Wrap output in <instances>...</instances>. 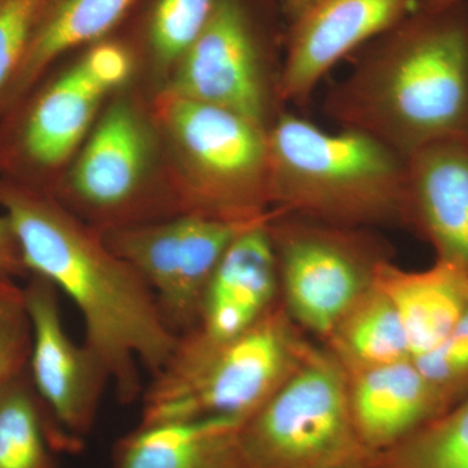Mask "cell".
I'll return each instance as SVG.
<instances>
[{"label": "cell", "mask_w": 468, "mask_h": 468, "mask_svg": "<svg viewBox=\"0 0 468 468\" xmlns=\"http://www.w3.org/2000/svg\"><path fill=\"white\" fill-rule=\"evenodd\" d=\"M0 208L29 273L52 282L76 304L85 344L103 360L122 403L141 393L140 365L155 375L178 337L140 275L55 197L0 176Z\"/></svg>", "instance_id": "1"}, {"label": "cell", "mask_w": 468, "mask_h": 468, "mask_svg": "<svg viewBox=\"0 0 468 468\" xmlns=\"http://www.w3.org/2000/svg\"><path fill=\"white\" fill-rule=\"evenodd\" d=\"M356 54L326 92L328 119L403 158L468 144V2L414 7Z\"/></svg>", "instance_id": "2"}, {"label": "cell", "mask_w": 468, "mask_h": 468, "mask_svg": "<svg viewBox=\"0 0 468 468\" xmlns=\"http://www.w3.org/2000/svg\"><path fill=\"white\" fill-rule=\"evenodd\" d=\"M268 151L271 208L337 226L402 227L408 160L377 138L282 110Z\"/></svg>", "instance_id": "3"}, {"label": "cell", "mask_w": 468, "mask_h": 468, "mask_svg": "<svg viewBox=\"0 0 468 468\" xmlns=\"http://www.w3.org/2000/svg\"><path fill=\"white\" fill-rule=\"evenodd\" d=\"M316 345L282 300L245 332L212 346L177 341L144 396L141 424L226 418L245 423Z\"/></svg>", "instance_id": "4"}, {"label": "cell", "mask_w": 468, "mask_h": 468, "mask_svg": "<svg viewBox=\"0 0 468 468\" xmlns=\"http://www.w3.org/2000/svg\"><path fill=\"white\" fill-rule=\"evenodd\" d=\"M241 468H378L351 417L346 372L323 345L239 436Z\"/></svg>", "instance_id": "5"}, {"label": "cell", "mask_w": 468, "mask_h": 468, "mask_svg": "<svg viewBox=\"0 0 468 468\" xmlns=\"http://www.w3.org/2000/svg\"><path fill=\"white\" fill-rule=\"evenodd\" d=\"M159 116L186 171L184 212L229 220L271 212L268 128L167 91Z\"/></svg>", "instance_id": "6"}, {"label": "cell", "mask_w": 468, "mask_h": 468, "mask_svg": "<svg viewBox=\"0 0 468 468\" xmlns=\"http://www.w3.org/2000/svg\"><path fill=\"white\" fill-rule=\"evenodd\" d=\"M280 300L304 334L324 343L354 303L375 284L393 248L369 228L345 227L284 214L268 223Z\"/></svg>", "instance_id": "7"}, {"label": "cell", "mask_w": 468, "mask_h": 468, "mask_svg": "<svg viewBox=\"0 0 468 468\" xmlns=\"http://www.w3.org/2000/svg\"><path fill=\"white\" fill-rule=\"evenodd\" d=\"M272 214L229 220L180 212L160 220L101 233L149 286L165 324L177 337L193 328L218 261L239 234Z\"/></svg>", "instance_id": "8"}, {"label": "cell", "mask_w": 468, "mask_h": 468, "mask_svg": "<svg viewBox=\"0 0 468 468\" xmlns=\"http://www.w3.org/2000/svg\"><path fill=\"white\" fill-rule=\"evenodd\" d=\"M279 79L245 0H218L207 26L176 64L167 92L270 128L282 111Z\"/></svg>", "instance_id": "9"}, {"label": "cell", "mask_w": 468, "mask_h": 468, "mask_svg": "<svg viewBox=\"0 0 468 468\" xmlns=\"http://www.w3.org/2000/svg\"><path fill=\"white\" fill-rule=\"evenodd\" d=\"M32 324L30 380L50 424L55 451L75 452L90 433L110 374L88 345L70 340L57 286L29 273L23 288Z\"/></svg>", "instance_id": "10"}, {"label": "cell", "mask_w": 468, "mask_h": 468, "mask_svg": "<svg viewBox=\"0 0 468 468\" xmlns=\"http://www.w3.org/2000/svg\"><path fill=\"white\" fill-rule=\"evenodd\" d=\"M151 155L149 129L133 104L125 100L111 104L68 177V194L101 224L100 233L149 223L141 194Z\"/></svg>", "instance_id": "11"}, {"label": "cell", "mask_w": 468, "mask_h": 468, "mask_svg": "<svg viewBox=\"0 0 468 468\" xmlns=\"http://www.w3.org/2000/svg\"><path fill=\"white\" fill-rule=\"evenodd\" d=\"M414 7L415 0H313L289 27L280 68L282 104H306L329 70Z\"/></svg>", "instance_id": "12"}, {"label": "cell", "mask_w": 468, "mask_h": 468, "mask_svg": "<svg viewBox=\"0 0 468 468\" xmlns=\"http://www.w3.org/2000/svg\"><path fill=\"white\" fill-rule=\"evenodd\" d=\"M106 97L76 64L30 90L3 116L14 124L0 134L2 177L27 184L30 175L60 167L84 141Z\"/></svg>", "instance_id": "13"}, {"label": "cell", "mask_w": 468, "mask_h": 468, "mask_svg": "<svg viewBox=\"0 0 468 468\" xmlns=\"http://www.w3.org/2000/svg\"><path fill=\"white\" fill-rule=\"evenodd\" d=\"M275 212L230 243L209 280L196 324L178 341L196 346L224 343L250 328L280 300L276 255L268 230Z\"/></svg>", "instance_id": "14"}, {"label": "cell", "mask_w": 468, "mask_h": 468, "mask_svg": "<svg viewBox=\"0 0 468 468\" xmlns=\"http://www.w3.org/2000/svg\"><path fill=\"white\" fill-rule=\"evenodd\" d=\"M406 160L402 227L468 275V144H432Z\"/></svg>", "instance_id": "15"}, {"label": "cell", "mask_w": 468, "mask_h": 468, "mask_svg": "<svg viewBox=\"0 0 468 468\" xmlns=\"http://www.w3.org/2000/svg\"><path fill=\"white\" fill-rule=\"evenodd\" d=\"M346 377L354 426L378 457L449 410L412 358Z\"/></svg>", "instance_id": "16"}, {"label": "cell", "mask_w": 468, "mask_h": 468, "mask_svg": "<svg viewBox=\"0 0 468 468\" xmlns=\"http://www.w3.org/2000/svg\"><path fill=\"white\" fill-rule=\"evenodd\" d=\"M375 285L399 314L412 359L435 349L468 307V275L445 261L436 260L423 271L385 261Z\"/></svg>", "instance_id": "17"}, {"label": "cell", "mask_w": 468, "mask_h": 468, "mask_svg": "<svg viewBox=\"0 0 468 468\" xmlns=\"http://www.w3.org/2000/svg\"><path fill=\"white\" fill-rule=\"evenodd\" d=\"M242 424L226 418L140 424L117 442L113 468H241Z\"/></svg>", "instance_id": "18"}, {"label": "cell", "mask_w": 468, "mask_h": 468, "mask_svg": "<svg viewBox=\"0 0 468 468\" xmlns=\"http://www.w3.org/2000/svg\"><path fill=\"white\" fill-rule=\"evenodd\" d=\"M133 3L134 0H48L9 88L0 119L29 94L61 55L86 43L101 41Z\"/></svg>", "instance_id": "19"}, {"label": "cell", "mask_w": 468, "mask_h": 468, "mask_svg": "<svg viewBox=\"0 0 468 468\" xmlns=\"http://www.w3.org/2000/svg\"><path fill=\"white\" fill-rule=\"evenodd\" d=\"M320 345L346 374L412 358L399 314L375 284Z\"/></svg>", "instance_id": "20"}, {"label": "cell", "mask_w": 468, "mask_h": 468, "mask_svg": "<svg viewBox=\"0 0 468 468\" xmlns=\"http://www.w3.org/2000/svg\"><path fill=\"white\" fill-rule=\"evenodd\" d=\"M50 424L29 371L0 388V468H58Z\"/></svg>", "instance_id": "21"}, {"label": "cell", "mask_w": 468, "mask_h": 468, "mask_svg": "<svg viewBox=\"0 0 468 468\" xmlns=\"http://www.w3.org/2000/svg\"><path fill=\"white\" fill-rule=\"evenodd\" d=\"M378 468H468V396L383 452Z\"/></svg>", "instance_id": "22"}, {"label": "cell", "mask_w": 468, "mask_h": 468, "mask_svg": "<svg viewBox=\"0 0 468 468\" xmlns=\"http://www.w3.org/2000/svg\"><path fill=\"white\" fill-rule=\"evenodd\" d=\"M218 0H156L149 23L154 58L163 69L175 68L207 26Z\"/></svg>", "instance_id": "23"}, {"label": "cell", "mask_w": 468, "mask_h": 468, "mask_svg": "<svg viewBox=\"0 0 468 468\" xmlns=\"http://www.w3.org/2000/svg\"><path fill=\"white\" fill-rule=\"evenodd\" d=\"M414 360L449 409L468 396V307L435 349Z\"/></svg>", "instance_id": "24"}, {"label": "cell", "mask_w": 468, "mask_h": 468, "mask_svg": "<svg viewBox=\"0 0 468 468\" xmlns=\"http://www.w3.org/2000/svg\"><path fill=\"white\" fill-rule=\"evenodd\" d=\"M32 350V324L16 282H0V388L26 371Z\"/></svg>", "instance_id": "25"}, {"label": "cell", "mask_w": 468, "mask_h": 468, "mask_svg": "<svg viewBox=\"0 0 468 468\" xmlns=\"http://www.w3.org/2000/svg\"><path fill=\"white\" fill-rule=\"evenodd\" d=\"M48 0H0V116Z\"/></svg>", "instance_id": "26"}, {"label": "cell", "mask_w": 468, "mask_h": 468, "mask_svg": "<svg viewBox=\"0 0 468 468\" xmlns=\"http://www.w3.org/2000/svg\"><path fill=\"white\" fill-rule=\"evenodd\" d=\"M75 64L106 95L124 85L133 69L131 52L120 43L109 41L92 43Z\"/></svg>", "instance_id": "27"}, {"label": "cell", "mask_w": 468, "mask_h": 468, "mask_svg": "<svg viewBox=\"0 0 468 468\" xmlns=\"http://www.w3.org/2000/svg\"><path fill=\"white\" fill-rule=\"evenodd\" d=\"M29 271L24 263L23 254L11 223L0 214V282H16L27 279Z\"/></svg>", "instance_id": "28"}, {"label": "cell", "mask_w": 468, "mask_h": 468, "mask_svg": "<svg viewBox=\"0 0 468 468\" xmlns=\"http://www.w3.org/2000/svg\"><path fill=\"white\" fill-rule=\"evenodd\" d=\"M273 2L279 5V7H282L286 16H288L289 21H292V18L297 17L313 0H273Z\"/></svg>", "instance_id": "29"}, {"label": "cell", "mask_w": 468, "mask_h": 468, "mask_svg": "<svg viewBox=\"0 0 468 468\" xmlns=\"http://www.w3.org/2000/svg\"><path fill=\"white\" fill-rule=\"evenodd\" d=\"M464 2H468V0H415V7L435 8Z\"/></svg>", "instance_id": "30"}]
</instances>
